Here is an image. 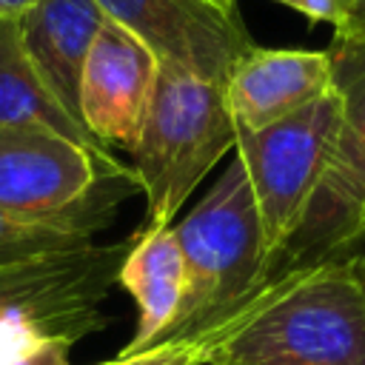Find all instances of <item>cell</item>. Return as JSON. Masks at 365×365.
I'll use <instances>...</instances> for the list:
<instances>
[{
	"instance_id": "cell-1",
	"label": "cell",
	"mask_w": 365,
	"mask_h": 365,
	"mask_svg": "<svg viewBox=\"0 0 365 365\" xmlns=\"http://www.w3.org/2000/svg\"><path fill=\"white\" fill-rule=\"evenodd\" d=\"M200 334L205 365H365V262H297Z\"/></svg>"
},
{
	"instance_id": "cell-2",
	"label": "cell",
	"mask_w": 365,
	"mask_h": 365,
	"mask_svg": "<svg viewBox=\"0 0 365 365\" xmlns=\"http://www.w3.org/2000/svg\"><path fill=\"white\" fill-rule=\"evenodd\" d=\"M171 231L185 257L188 288L165 336L208 331L274 277L277 265L268 254L254 191L237 154Z\"/></svg>"
},
{
	"instance_id": "cell-3",
	"label": "cell",
	"mask_w": 365,
	"mask_h": 365,
	"mask_svg": "<svg viewBox=\"0 0 365 365\" xmlns=\"http://www.w3.org/2000/svg\"><path fill=\"white\" fill-rule=\"evenodd\" d=\"M237 143L225 88L177 66L157 68V86L140 128L134 180L145 194L143 231L171 228L205 174Z\"/></svg>"
},
{
	"instance_id": "cell-4",
	"label": "cell",
	"mask_w": 365,
	"mask_h": 365,
	"mask_svg": "<svg viewBox=\"0 0 365 365\" xmlns=\"http://www.w3.org/2000/svg\"><path fill=\"white\" fill-rule=\"evenodd\" d=\"M339 120L342 97L339 88H334L322 100L262 131H237L234 154L248 174L274 265L299 234L325 182Z\"/></svg>"
},
{
	"instance_id": "cell-5",
	"label": "cell",
	"mask_w": 365,
	"mask_h": 365,
	"mask_svg": "<svg viewBox=\"0 0 365 365\" xmlns=\"http://www.w3.org/2000/svg\"><path fill=\"white\" fill-rule=\"evenodd\" d=\"M100 180H128L114 154L100 157L77 140L37 123L0 125V214L23 222H80L100 228L91 205Z\"/></svg>"
},
{
	"instance_id": "cell-6",
	"label": "cell",
	"mask_w": 365,
	"mask_h": 365,
	"mask_svg": "<svg viewBox=\"0 0 365 365\" xmlns=\"http://www.w3.org/2000/svg\"><path fill=\"white\" fill-rule=\"evenodd\" d=\"M128 251L131 237L123 242H86L3 262L0 317L11 311H31L68 345L103 331L111 317H106L100 305L114 288H120L117 277Z\"/></svg>"
},
{
	"instance_id": "cell-7",
	"label": "cell",
	"mask_w": 365,
	"mask_h": 365,
	"mask_svg": "<svg viewBox=\"0 0 365 365\" xmlns=\"http://www.w3.org/2000/svg\"><path fill=\"white\" fill-rule=\"evenodd\" d=\"M97 6L160 66H177L220 86L254 46L240 11H225L211 0H97Z\"/></svg>"
},
{
	"instance_id": "cell-8",
	"label": "cell",
	"mask_w": 365,
	"mask_h": 365,
	"mask_svg": "<svg viewBox=\"0 0 365 365\" xmlns=\"http://www.w3.org/2000/svg\"><path fill=\"white\" fill-rule=\"evenodd\" d=\"M336 63V60H334ZM336 88L342 97L339 137L325 182L285 257H328L365 237V63L348 68L336 63Z\"/></svg>"
},
{
	"instance_id": "cell-9",
	"label": "cell",
	"mask_w": 365,
	"mask_h": 365,
	"mask_svg": "<svg viewBox=\"0 0 365 365\" xmlns=\"http://www.w3.org/2000/svg\"><path fill=\"white\" fill-rule=\"evenodd\" d=\"M157 57L106 17L80 77V120L103 145L131 148L140 137L154 86Z\"/></svg>"
},
{
	"instance_id": "cell-10",
	"label": "cell",
	"mask_w": 365,
	"mask_h": 365,
	"mask_svg": "<svg viewBox=\"0 0 365 365\" xmlns=\"http://www.w3.org/2000/svg\"><path fill=\"white\" fill-rule=\"evenodd\" d=\"M225 103L237 131H262L336 88L331 51L251 46L225 80Z\"/></svg>"
},
{
	"instance_id": "cell-11",
	"label": "cell",
	"mask_w": 365,
	"mask_h": 365,
	"mask_svg": "<svg viewBox=\"0 0 365 365\" xmlns=\"http://www.w3.org/2000/svg\"><path fill=\"white\" fill-rule=\"evenodd\" d=\"M103 23L106 14L97 0H37L20 20L29 63L54 100L77 120L83 66Z\"/></svg>"
},
{
	"instance_id": "cell-12",
	"label": "cell",
	"mask_w": 365,
	"mask_h": 365,
	"mask_svg": "<svg viewBox=\"0 0 365 365\" xmlns=\"http://www.w3.org/2000/svg\"><path fill=\"white\" fill-rule=\"evenodd\" d=\"M117 285L125 288L137 305L134 334L117 354H137L171 331L185 299L188 271L174 231L137 228L131 234V251L120 265Z\"/></svg>"
},
{
	"instance_id": "cell-13",
	"label": "cell",
	"mask_w": 365,
	"mask_h": 365,
	"mask_svg": "<svg viewBox=\"0 0 365 365\" xmlns=\"http://www.w3.org/2000/svg\"><path fill=\"white\" fill-rule=\"evenodd\" d=\"M9 123H37L48 125L88 151L100 157H111V151L77 120L71 117L54 94L43 86L34 66L29 63L20 40V23L0 20V125Z\"/></svg>"
},
{
	"instance_id": "cell-14",
	"label": "cell",
	"mask_w": 365,
	"mask_h": 365,
	"mask_svg": "<svg viewBox=\"0 0 365 365\" xmlns=\"http://www.w3.org/2000/svg\"><path fill=\"white\" fill-rule=\"evenodd\" d=\"M94 228L80 222H23L0 214V265L23 257L91 242Z\"/></svg>"
},
{
	"instance_id": "cell-15",
	"label": "cell",
	"mask_w": 365,
	"mask_h": 365,
	"mask_svg": "<svg viewBox=\"0 0 365 365\" xmlns=\"http://www.w3.org/2000/svg\"><path fill=\"white\" fill-rule=\"evenodd\" d=\"M48 342H63L31 311H11L0 317V365H17Z\"/></svg>"
},
{
	"instance_id": "cell-16",
	"label": "cell",
	"mask_w": 365,
	"mask_h": 365,
	"mask_svg": "<svg viewBox=\"0 0 365 365\" xmlns=\"http://www.w3.org/2000/svg\"><path fill=\"white\" fill-rule=\"evenodd\" d=\"M208 339L205 334L165 336L137 354H114L100 365H205Z\"/></svg>"
},
{
	"instance_id": "cell-17",
	"label": "cell",
	"mask_w": 365,
	"mask_h": 365,
	"mask_svg": "<svg viewBox=\"0 0 365 365\" xmlns=\"http://www.w3.org/2000/svg\"><path fill=\"white\" fill-rule=\"evenodd\" d=\"M339 51H365V0H345V20L336 29Z\"/></svg>"
},
{
	"instance_id": "cell-18",
	"label": "cell",
	"mask_w": 365,
	"mask_h": 365,
	"mask_svg": "<svg viewBox=\"0 0 365 365\" xmlns=\"http://www.w3.org/2000/svg\"><path fill=\"white\" fill-rule=\"evenodd\" d=\"M294 11H299L308 23H328L334 31L345 20V0H277Z\"/></svg>"
},
{
	"instance_id": "cell-19",
	"label": "cell",
	"mask_w": 365,
	"mask_h": 365,
	"mask_svg": "<svg viewBox=\"0 0 365 365\" xmlns=\"http://www.w3.org/2000/svg\"><path fill=\"white\" fill-rule=\"evenodd\" d=\"M68 342H48V345H43L37 354H31L29 359H23V362H17V365H77V362H71L68 359ZM100 365V362H97Z\"/></svg>"
},
{
	"instance_id": "cell-20",
	"label": "cell",
	"mask_w": 365,
	"mask_h": 365,
	"mask_svg": "<svg viewBox=\"0 0 365 365\" xmlns=\"http://www.w3.org/2000/svg\"><path fill=\"white\" fill-rule=\"evenodd\" d=\"M37 0H0V20H11L20 23L26 17V11L34 6Z\"/></svg>"
},
{
	"instance_id": "cell-21",
	"label": "cell",
	"mask_w": 365,
	"mask_h": 365,
	"mask_svg": "<svg viewBox=\"0 0 365 365\" xmlns=\"http://www.w3.org/2000/svg\"><path fill=\"white\" fill-rule=\"evenodd\" d=\"M211 3H217V6L225 9V11H237V0H211Z\"/></svg>"
}]
</instances>
